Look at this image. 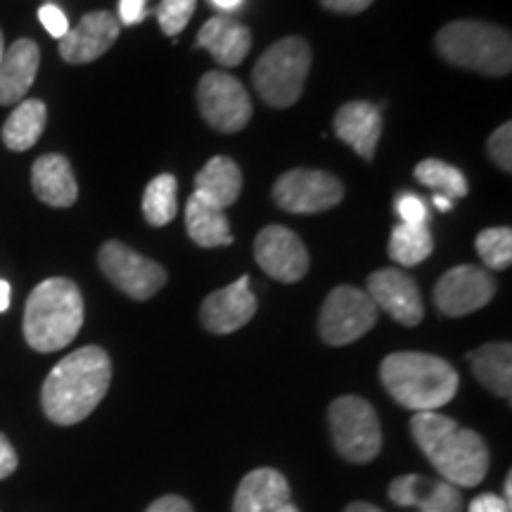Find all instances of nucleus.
<instances>
[{"label": "nucleus", "instance_id": "6e6552de", "mask_svg": "<svg viewBox=\"0 0 512 512\" xmlns=\"http://www.w3.org/2000/svg\"><path fill=\"white\" fill-rule=\"evenodd\" d=\"M377 306L358 287L339 285L325 297L318 318V332L330 347H347L375 328Z\"/></svg>", "mask_w": 512, "mask_h": 512}, {"label": "nucleus", "instance_id": "c85d7f7f", "mask_svg": "<svg viewBox=\"0 0 512 512\" xmlns=\"http://www.w3.org/2000/svg\"><path fill=\"white\" fill-rule=\"evenodd\" d=\"M178 183L176 176L159 174L147 183L143 192V216L150 226H169L178 214Z\"/></svg>", "mask_w": 512, "mask_h": 512}, {"label": "nucleus", "instance_id": "bb28decb", "mask_svg": "<svg viewBox=\"0 0 512 512\" xmlns=\"http://www.w3.org/2000/svg\"><path fill=\"white\" fill-rule=\"evenodd\" d=\"M415 181L425 188H432L434 195L446 197L456 204L458 200L467 197L470 192V185H467V178L460 169L453 164L441 162V159H422V162L415 166Z\"/></svg>", "mask_w": 512, "mask_h": 512}, {"label": "nucleus", "instance_id": "c9c22d12", "mask_svg": "<svg viewBox=\"0 0 512 512\" xmlns=\"http://www.w3.org/2000/svg\"><path fill=\"white\" fill-rule=\"evenodd\" d=\"M375 0H320L325 10L337 12V15H361Z\"/></svg>", "mask_w": 512, "mask_h": 512}, {"label": "nucleus", "instance_id": "423d86ee", "mask_svg": "<svg viewBox=\"0 0 512 512\" xmlns=\"http://www.w3.org/2000/svg\"><path fill=\"white\" fill-rule=\"evenodd\" d=\"M311 46L302 36H287L273 43L252 69L256 95L275 110H287L304 95L311 72Z\"/></svg>", "mask_w": 512, "mask_h": 512}, {"label": "nucleus", "instance_id": "2f4dec72", "mask_svg": "<svg viewBox=\"0 0 512 512\" xmlns=\"http://www.w3.org/2000/svg\"><path fill=\"white\" fill-rule=\"evenodd\" d=\"M486 152H489L491 162H494L498 169L510 174L512 171V124L505 121L491 133L489 143H486Z\"/></svg>", "mask_w": 512, "mask_h": 512}, {"label": "nucleus", "instance_id": "393cba45", "mask_svg": "<svg viewBox=\"0 0 512 512\" xmlns=\"http://www.w3.org/2000/svg\"><path fill=\"white\" fill-rule=\"evenodd\" d=\"M185 228H188L190 240L197 247L214 249L233 245V233H230V223L226 211L209 207L195 195L188 197L185 202Z\"/></svg>", "mask_w": 512, "mask_h": 512}, {"label": "nucleus", "instance_id": "37998d69", "mask_svg": "<svg viewBox=\"0 0 512 512\" xmlns=\"http://www.w3.org/2000/svg\"><path fill=\"white\" fill-rule=\"evenodd\" d=\"M503 501H505V505H508V508L512 510V475H508L505 477V484H503Z\"/></svg>", "mask_w": 512, "mask_h": 512}, {"label": "nucleus", "instance_id": "c03bdc74", "mask_svg": "<svg viewBox=\"0 0 512 512\" xmlns=\"http://www.w3.org/2000/svg\"><path fill=\"white\" fill-rule=\"evenodd\" d=\"M432 202H434V207H437L439 211H451L453 209V202L446 200V197H441V195H434Z\"/></svg>", "mask_w": 512, "mask_h": 512}, {"label": "nucleus", "instance_id": "f03ea898", "mask_svg": "<svg viewBox=\"0 0 512 512\" xmlns=\"http://www.w3.org/2000/svg\"><path fill=\"white\" fill-rule=\"evenodd\" d=\"M415 444L441 479L458 489L482 484L489 472V448L475 430L460 427L441 413H415L411 420Z\"/></svg>", "mask_w": 512, "mask_h": 512}, {"label": "nucleus", "instance_id": "473e14b6", "mask_svg": "<svg viewBox=\"0 0 512 512\" xmlns=\"http://www.w3.org/2000/svg\"><path fill=\"white\" fill-rule=\"evenodd\" d=\"M396 214H399L401 223H413V226H427L430 221V209H427V202L422 200L415 192H401L396 197Z\"/></svg>", "mask_w": 512, "mask_h": 512}, {"label": "nucleus", "instance_id": "f3484780", "mask_svg": "<svg viewBox=\"0 0 512 512\" xmlns=\"http://www.w3.org/2000/svg\"><path fill=\"white\" fill-rule=\"evenodd\" d=\"M332 128H335V136L344 145H349L358 157H363L366 162H373L384 128L382 107L363 100L347 102V105H342L337 110Z\"/></svg>", "mask_w": 512, "mask_h": 512}, {"label": "nucleus", "instance_id": "39448f33", "mask_svg": "<svg viewBox=\"0 0 512 512\" xmlns=\"http://www.w3.org/2000/svg\"><path fill=\"white\" fill-rule=\"evenodd\" d=\"M437 53L441 60L460 69L484 76H505L512 69L510 31L479 19H458L446 24L437 34Z\"/></svg>", "mask_w": 512, "mask_h": 512}, {"label": "nucleus", "instance_id": "1a4fd4ad", "mask_svg": "<svg viewBox=\"0 0 512 512\" xmlns=\"http://www.w3.org/2000/svg\"><path fill=\"white\" fill-rule=\"evenodd\" d=\"M98 264L105 278L136 302H147L166 285V271L157 261L147 259L119 240H107L100 247Z\"/></svg>", "mask_w": 512, "mask_h": 512}, {"label": "nucleus", "instance_id": "a878e982", "mask_svg": "<svg viewBox=\"0 0 512 512\" xmlns=\"http://www.w3.org/2000/svg\"><path fill=\"white\" fill-rule=\"evenodd\" d=\"M48 110L41 100H22L3 126V143L12 152L31 150L43 136Z\"/></svg>", "mask_w": 512, "mask_h": 512}, {"label": "nucleus", "instance_id": "58836bf2", "mask_svg": "<svg viewBox=\"0 0 512 512\" xmlns=\"http://www.w3.org/2000/svg\"><path fill=\"white\" fill-rule=\"evenodd\" d=\"M145 512H195L192 505L181 496H162L150 505Z\"/></svg>", "mask_w": 512, "mask_h": 512}, {"label": "nucleus", "instance_id": "4468645a", "mask_svg": "<svg viewBox=\"0 0 512 512\" xmlns=\"http://www.w3.org/2000/svg\"><path fill=\"white\" fill-rule=\"evenodd\" d=\"M366 294L373 299L377 311L389 313L396 323L415 328L425 318V306H422V294L415 280L399 268H380V271L368 275Z\"/></svg>", "mask_w": 512, "mask_h": 512}, {"label": "nucleus", "instance_id": "a19ab883", "mask_svg": "<svg viewBox=\"0 0 512 512\" xmlns=\"http://www.w3.org/2000/svg\"><path fill=\"white\" fill-rule=\"evenodd\" d=\"M344 512H382L380 508H375V505H370V503H361V501H356V503H351V505H347V510Z\"/></svg>", "mask_w": 512, "mask_h": 512}, {"label": "nucleus", "instance_id": "b1692460", "mask_svg": "<svg viewBox=\"0 0 512 512\" xmlns=\"http://www.w3.org/2000/svg\"><path fill=\"white\" fill-rule=\"evenodd\" d=\"M472 373L498 399L510 401L512 389V347L510 342H491L472 351Z\"/></svg>", "mask_w": 512, "mask_h": 512}, {"label": "nucleus", "instance_id": "dca6fc26", "mask_svg": "<svg viewBox=\"0 0 512 512\" xmlns=\"http://www.w3.org/2000/svg\"><path fill=\"white\" fill-rule=\"evenodd\" d=\"M121 34V24L114 12L93 10L81 17L67 36L60 38V55L69 64H88L110 50Z\"/></svg>", "mask_w": 512, "mask_h": 512}, {"label": "nucleus", "instance_id": "f8f14e48", "mask_svg": "<svg viewBox=\"0 0 512 512\" xmlns=\"http://www.w3.org/2000/svg\"><path fill=\"white\" fill-rule=\"evenodd\" d=\"M494 294V275L479 266L463 264L441 275L434 287V304L441 316L460 318L484 309L494 299Z\"/></svg>", "mask_w": 512, "mask_h": 512}, {"label": "nucleus", "instance_id": "7c9ffc66", "mask_svg": "<svg viewBox=\"0 0 512 512\" xmlns=\"http://www.w3.org/2000/svg\"><path fill=\"white\" fill-rule=\"evenodd\" d=\"M197 0H162L157 8V22L164 34L176 36L188 27V22L195 15Z\"/></svg>", "mask_w": 512, "mask_h": 512}, {"label": "nucleus", "instance_id": "72a5a7b5", "mask_svg": "<svg viewBox=\"0 0 512 512\" xmlns=\"http://www.w3.org/2000/svg\"><path fill=\"white\" fill-rule=\"evenodd\" d=\"M38 19H41V24L48 29V34L57 38V41L67 36V31L72 29V27H69L67 15H64V12L53 3L41 5V10H38Z\"/></svg>", "mask_w": 512, "mask_h": 512}, {"label": "nucleus", "instance_id": "20e7f679", "mask_svg": "<svg viewBox=\"0 0 512 512\" xmlns=\"http://www.w3.org/2000/svg\"><path fill=\"white\" fill-rule=\"evenodd\" d=\"M83 325V294L69 278H48L34 287L24 306V339L38 354L72 344Z\"/></svg>", "mask_w": 512, "mask_h": 512}, {"label": "nucleus", "instance_id": "2eb2a0df", "mask_svg": "<svg viewBox=\"0 0 512 512\" xmlns=\"http://www.w3.org/2000/svg\"><path fill=\"white\" fill-rule=\"evenodd\" d=\"M259 302H256L252 287H249V275L230 283L223 290L211 292L200 306L202 325L214 335H230L245 328L254 318Z\"/></svg>", "mask_w": 512, "mask_h": 512}, {"label": "nucleus", "instance_id": "f704fd0d", "mask_svg": "<svg viewBox=\"0 0 512 512\" xmlns=\"http://www.w3.org/2000/svg\"><path fill=\"white\" fill-rule=\"evenodd\" d=\"M147 17V0H119V24L136 27Z\"/></svg>", "mask_w": 512, "mask_h": 512}, {"label": "nucleus", "instance_id": "9b49d317", "mask_svg": "<svg viewBox=\"0 0 512 512\" xmlns=\"http://www.w3.org/2000/svg\"><path fill=\"white\" fill-rule=\"evenodd\" d=\"M273 200L287 214H320L344 200V183L328 171L292 169L275 181Z\"/></svg>", "mask_w": 512, "mask_h": 512}, {"label": "nucleus", "instance_id": "f257e3e1", "mask_svg": "<svg viewBox=\"0 0 512 512\" xmlns=\"http://www.w3.org/2000/svg\"><path fill=\"white\" fill-rule=\"evenodd\" d=\"M112 382V361L105 349L83 347L50 370L41 389L43 413L55 425L86 420L105 399Z\"/></svg>", "mask_w": 512, "mask_h": 512}, {"label": "nucleus", "instance_id": "c756f323", "mask_svg": "<svg viewBox=\"0 0 512 512\" xmlns=\"http://www.w3.org/2000/svg\"><path fill=\"white\" fill-rule=\"evenodd\" d=\"M479 259L489 271H505L512 264V230L503 228H486L475 240Z\"/></svg>", "mask_w": 512, "mask_h": 512}, {"label": "nucleus", "instance_id": "cd10ccee", "mask_svg": "<svg viewBox=\"0 0 512 512\" xmlns=\"http://www.w3.org/2000/svg\"><path fill=\"white\" fill-rule=\"evenodd\" d=\"M434 240L427 226H413V223H399L392 230L387 252L399 266H418L432 254Z\"/></svg>", "mask_w": 512, "mask_h": 512}, {"label": "nucleus", "instance_id": "aec40b11", "mask_svg": "<svg viewBox=\"0 0 512 512\" xmlns=\"http://www.w3.org/2000/svg\"><path fill=\"white\" fill-rule=\"evenodd\" d=\"M41 50L31 38H19L0 57V105H19L34 86Z\"/></svg>", "mask_w": 512, "mask_h": 512}, {"label": "nucleus", "instance_id": "6ab92c4d", "mask_svg": "<svg viewBox=\"0 0 512 512\" xmlns=\"http://www.w3.org/2000/svg\"><path fill=\"white\" fill-rule=\"evenodd\" d=\"M389 498L401 508L420 512H463V494L444 479L401 475L389 484Z\"/></svg>", "mask_w": 512, "mask_h": 512}, {"label": "nucleus", "instance_id": "a211bd4d", "mask_svg": "<svg viewBox=\"0 0 512 512\" xmlns=\"http://www.w3.org/2000/svg\"><path fill=\"white\" fill-rule=\"evenodd\" d=\"M233 512H299L292 503L290 484L283 472L259 467L247 472L235 491Z\"/></svg>", "mask_w": 512, "mask_h": 512}, {"label": "nucleus", "instance_id": "ea45409f", "mask_svg": "<svg viewBox=\"0 0 512 512\" xmlns=\"http://www.w3.org/2000/svg\"><path fill=\"white\" fill-rule=\"evenodd\" d=\"M10 299H12V287L5 280H0V313L10 309Z\"/></svg>", "mask_w": 512, "mask_h": 512}, {"label": "nucleus", "instance_id": "0eeeda50", "mask_svg": "<svg viewBox=\"0 0 512 512\" xmlns=\"http://www.w3.org/2000/svg\"><path fill=\"white\" fill-rule=\"evenodd\" d=\"M332 444L344 460L366 465L382 451V425L375 408L361 396H339L330 403Z\"/></svg>", "mask_w": 512, "mask_h": 512}, {"label": "nucleus", "instance_id": "7ed1b4c3", "mask_svg": "<svg viewBox=\"0 0 512 512\" xmlns=\"http://www.w3.org/2000/svg\"><path fill=\"white\" fill-rule=\"evenodd\" d=\"M384 389L415 413H437L458 394L460 377L444 358L422 351H396L380 366Z\"/></svg>", "mask_w": 512, "mask_h": 512}, {"label": "nucleus", "instance_id": "4be33fe9", "mask_svg": "<svg viewBox=\"0 0 512 512\" xmlns=\"http://www.w3.org/2000/svg\"><path fill=\"white\" fill-rule=\"evenodd\" d=\"M31 188L43 204L55 209L72 207L79 197V183L67 157L43 155L31 166Z\"/></svg>", "mask_w": 512, "mask_h": 512}, {"label": "nucleus", "instance_id": "a18cd8bd", "mask_svg": "<svg viewBox=\"0 0 512 512\" xmlns=\"http://www.w3.org/2000/svg\"><path fill=\"white\" fill-rule=\"evenodd\" d=\"M5 53V41H3V31H0V57Z\"/></svg>", "mask_w": 512, "mask_h": 512}, {"label": "nucleus", "instance_id": "e433bc0d", "mask_svg": "<svg viewBox=\"0 0 512 512\" xmlns=\"http://www.w3.org/2000/svg\"><path fill=\"white\" fill-rule=\"evenodd\" d=\"M17 451L12 448L10 439L0 432V479H8L17 470Z\"/></svg>", "mask_w": 512, "mask_h": 512}, {"label": "nucleus", "instance_id": "412c9836", "mask_svg": "<svg viewBox=\"0 0 512 512\" xmlns=\"http://www.w3.org/2000/svg\"><path fill=\"white\" fill-rule=\"evenodd\" d=\"M197 46L207 50L221 67H238L252 50V31L238 19L216 15L200 29Z\"/></svg>", "mask_w": 512, "mask_h": 512}, {"label": "nucleus", "instance_id": "4c0bfd02", "mask_svg": "<svg viewBox=\"0 0 512 512\" xmlns=\"http://www.w3.org/2000/svg\"><path fill=\"white\" fill-rule=\"evenodd\" d=\"M467 512H510L508 505H505V501L501 496L496 494H482L477 496L475 501L470 503V508H467Z\"/></svg>", "mask_w": 512, "mask_h": 512}, {"label": "nucleus", "instance_id": "5701e85b", "mask_svg": "<svg viewBox=\"0 0 512 512\" xmlns=\"http://www.w3.org/2000/svg\"><path fill=\"white\" fill-rule=\"evenodd\" d=\"M242 192V171L230 157H211L197 171L195 192L192 195L209 207L226 211L230 204L238 202Z\"/></svg>", "mask_w": 512, "mask_h": 512}, {"label": "nucleus", "instance_id": "ddd939ff", "mask_svg": "<svg viewBox=\"0 0 512 512\" xmlns=\"http://www.w3.org/2000/svg\"><path fill=\"white\" fill-rule=\"evenodd\" d=\"M254 259L278 283H299L309 273V249L285 226H266L254 240Z\"/></svg>", "mask_w": 512, "mask_h": 512}, {"label": "nucleus", "instance_id": "9d476101", "mask_svg": "<svg viewBox=\"0 0 512 512\" xmlns=\"http://www.w3.org/2000/svg\"><path fill=\"white\" fill-rule=\"evenodd\" d=\"M197 105L207 124L219 133H240L252 119L247 88L228 72H207L197 83Z\"/></svg>", "mask_w": 512, "mask_h": 512}, {"label": "nucleus", "instance_id": "79ce46f5", "mask_svg": "<svg viewBox=\"0 0 512 512\" xmlns=\"http://www.w3.org/2000/svg\"><path fill=\"white\" fill-rule=\"evenodd\" d=\"M211 5H216L219 10L230 12V10H238L242 5V0H211Z\"/></svg>", "mask_w": 512, "mask_h": 512}]
</instances>
